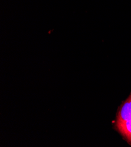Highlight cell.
<instances>
[{
	"mask_svg": "<svg viewBox=\"0 0 131 147\" xmlns=\"http://www.w3.org/2000/svg\"><path fill=\"white\" fill-rule=\"evenodd\" d=\"M116 127L128 142L131 144V119L121 123H116Z\"/></svg>",
	"mask_w": 131,
	"mask_h": 147,
	"instance_id": "obj_2",
	"label": "cell"
},
{
	"mask_svg": "<svg viewBox=\"0 0 131 147\" xmlns=\"http://www.w3.org/2000/svg\"><path fill=\"white\" fill-rule=\"evenodd\" d=\"M130 119H131V94L119 109L116 123H121Z\"/></svg>",
	"mask_w": 131,
	"mask_h": 147,
	"instance_id": "obj_1",
	"label": "cell"
}]
</instances>
